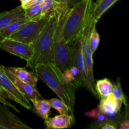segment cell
I'll return each instance as SVG.
<instances>
[{"mask_svg":"<svg viewBox=\"0 0 129 129\" xmlns=\"http://www.w3.org/2000/svg\"><path fill=\"white\" fill-rule=\"evenodd\" d=\"M34 105V110L37 115L45 120L49 118L51 107L49 101L42 98H35L30 100Z\"/></svg>","mask_w":129,"mask_h":129,"instance_id":"17","label":"cell"},{"mask_svg":"<svg viewBox=\"0 0 129 129\" xmlns=\"http://www.w3.org/2000/svg\"><path fill=\"white\" fill-rule=\"evenodd\" d=\"M122 103L118 101L111 93L104 99L101 100L99 107L100 110L107 117L108 121L118 125L121 122L120 114Z\"/></svg>","mask_w":129,"mask_h":129,"instance_id":"10","label":"cell"},{"mask_svg":"<svg viewBox=\"0 0 129 129\" xmlns=\"http://www.w3.org/2000/svg\"><path fill=\"white\" fill-rule=\"evenodd\" d=\"M5 69L21 81L31 84V86L37 88L38 77L34 73L27 71L26 69L22 68L8 67V68H5Z\"/></svg>","mask_w":129,"mask_h":129,"instance_id":"15","label":"cell"},{"mask_svg":"<svg viewBox=\"0 0 129 129\" xmlns=\"http://www.w3.org/2000/svg\"><path fill=\"white\" fill-rule=\"evenodd\" d=\"M44 0H30L28 3H26L25 6H22L23 8H25L29 7V6H34V5H40L41 3Z\"/></svg>","mask_w":129,"mask_h":129,"instance_id":"29","label":"cell"},{"mask_svg":"<svg viewBox=\"0 0 129 129\" xmlns=\"http://www.w3.org/2000/svg\"><path fill=\"white\" fill-rule=\"evenodd\" d=\"M33 71L68 105L71 115L74 118L73 110L75 103L76 89L73 86L66 83L63 79L62 72L53 63L37 64Z\"/></svg>","mask_w":129,"mask_h":129,"instance_id":"3","label":"cell"},{"mask_svg":"<svg viewBox=\"0 0 129 129\" xmlns=\"http://www.w3.org/2000/svg\"><path fill=\"white\" fill-rule=\"evenodd\" d=\"M5 71H6V73H7L9 78H10V79H11V80L13 81V83L14 84H15V85L17 87V88L20 91V92L26 97V99L30 101V100L32 99V98H42L41 94H40V93L38 91L36 88H35V87H34L33 86H31V84H28V83H25V82L21 81L20 79H19L18 78H16V76H15L13 74H11L10 72H9L8 71L6 70V69H5Z\"/></svg>","mask_w":129,"mask_h":129,"instance_id":"12","label":"cell"},{"mask_svg":"<svg viewBox=\"0 0 129 129\" xmlns=\"http://www.w3.org/2000/svg\"><path fill=\"white\" fill-rule=\"evenodd\" d=\"M118 0H97L92 5L91 18L95 22H98L103 14L110 8Z\"/></svg>","mask_w":129,"mask_h":129,"instance_id":"14","label":"cell"},{"mask_svg":"<svg viewBox=\"0 0 129 129\" xmlns=\"http://www.w3.org/2000/svg\"><path fill=\"white\" fill-rule=\"evenodd\" d=\"M0 48L10 54L24 59L26 62L29 61L34 55L32 45L10 38L0 40Z\"/></svg>","mask_w":129,"mask_h":129,"instance_id":"9","label":"cell"},{"mask_svg":"<svg viewBox=\"0 0 129 129\" xmlns=\"http://www.w3.org/2000/svg\"><path fill=\"white\" fill-rule=\"evenodd\" d=\"M120 129H128L129 128V121L128 117L125 118V120H123L120 122Z\"/></svg>","mask_w":129,"mask_h":129,"instance_id":"30","label":"cell"},{"mask_svg":"<svg viewBox=\"0 0 129 129\" xmlns=\"http://www.w3.org/2000/svg\"><path fill=\"white\" fill-rule=\"evenodd\" d=\"M118 127V125L110 121H107L100 127L102 129H117Z\"/></svg>","mask_w":129,"mask_h":129,"instance_id":"26","label":"cell"},{"mask_svg":"<svg viewBox=\"0 0 129 129\" xmlns=\"http://www.w3.org/2000/svg\"><path fill=\"white\" fill-rule=\"evenodd\" d=\"M68 6L61 4L60 7L50 15L49 21L32 44L34 55L29 61L26 62V67L34 71L35 66L39 64L52 62V54L55 34L60 18Z\"/></svg>","mask_w":129,"mask_h":129,"instance_id":"1","label":"cell"},{"mask_svg":"<svg viewBox=\"0 0 129 129\" xmlns=\"http://www.w3.org/2000/svg\"><path fill=\"white\" fill-rule=\"evenodd\" d=\"M26 21L27 20L25 18H20L13 21L3 28L0 29V40L6 38H8L10 35L17 31Z\"/></svg>","mask_w":129,"mask_h":129,"instance_id":"19","label":"cell"},{"mask_svg":"<svg viewBox=\"0 0 129 129\" xmlns=\"http://www.w3.org/2000/svg\"><path fill=\"white\" fill-rule=\"evenodd\" d=\"M22 18H25V15L23 8L21 5L10 11L1 13H0V29L3 28L13 21Z\"/></svg>","mask_w":129,"mask_h":129,"instance_id":"16","label":"cell"},{"mask_svg":"<svg viewBox=\"0 0 129 129\" xmlns=\"http://www.w3.org/2000/svg\"><path fill=\"white\" fill-rule=\"evenodd\" d=\"M40 5L42 15L47 16L57 10L60 7L61 4L57 0H44Z\"/></svg>","mask_w":129,"mask_h":129,"instance_id":"20","label":"cell"},{"mask_svg":"<svg viewBox=\"0 0 129 129\" xmlns=\"http://www.w3.org/2000/svg\"><path fill=\"white\" fill-rule=\"evenodd\" d=\"M49 101L51 108L56 110L60 115L69 114L70 112L69 107L63 101H62L60 98H54L49 100Z\"/></svg>","mask_w":129,"mask_h":129,"instance_id":"22","label":"cell"},{"mask_svg":"<svg viewBox=\"0 0 129 129\" xmlns=\"http://www.w3.org/2000/svg\"><path fill=\"white\" fill-rule=\"evenodd\" d=\"M100 112V109L99 105H98V107H97L96 108H94V109L91 110L90 111L85 112V113H84V115L85 116H87V117H90V118L96 119V117L98 116Z\"/></svg>","mask_w":129,"mask_h":129,"instance_id":"25","label":"cell"},{"mask_svg":"<svg viewBox=\"0 0 129 129\" xmlns=\"http://www.w3.org/2000/svg\"><path fill=\"white\" fill-rule=\"evenodd\" d=\"M50 15L42 16L36 20L26 21L8 38L32 45L49 21Z\"/></svg>","mask_w":129,"mask_h":129,"instance_id":"5","label":"cell"},{"mask_svg":"<svg viewBox=\"0 0 129 129\" xmlns=\"http://www.w3.org/2000/svg\"><path fill=\"white\" fill-rule=\"evenodd\" d=\"M0 125L4 129H32L4 104L0 105Z\"/></svg>","mask_w":129,"mask_h":129,"instance_id":"11","label":"cell"},{"mask_svg":"<svg viewBox=\"0 0 129 129\" xmlns=\"http://www.w3.org/2000/svg\"><path fill=\"white\" fill-rule=\"evenodd\" d=\"M92 5L93 0H81L64 11L59 22V28L69 45H71L88 23Z\"/></svg>","mask_w":129,"mask_h":129,"instance_id":"2","label":"cell"},{"mask_svg":"<svg viewBox=\"0 0 129 129\" xmlns=\"http://www.w3.org/2000/svg\"><path fill=\"white\" fill-rule=\"evenodd\" d=\"M0 95L3 96L5 97V98H7V96H6V94L5 92V91L3 89V88L0 86Z\"/></svg>","mask_w":129,"mask_h":129,"instance_id":"31","label":"cell"},{"mask_svg":"<svg viewBox=\"0 0 129 129\" xmlns=\"http://www.w3.org/2000/svg\"><path fill=\"white\" fill-rule=\"evenodd\" d=\"M0 102H1V103H2V104L6 105L8 106V107H11V108H13V109L15 110L16 111V112H18V113H19V112H20V111H19L18 110L17 108H16V107H15V106L11 104V103H10V102H8V101L6 100V98H5V97L3 96H1V95H0Z\"/></svg>","mask_w":129,"mask_h":129,"instance_id":"28","label":"cell"},{"mask_svg":"<svg viewBox=\"0 0 129 129\" xmlns=\"http://www.w3.org/2000/svg\"><path fill=\"white\" fill-rule=\"evenodd\" d=\"M83 30L71 44L73 64L78 68L79 71L81 78L83 83V86L85 87L90 91L89 81L87 76L86 66L83 50Z\"/></svg>","mask_w":129,"mask_h":129,"instance_id":"8","label":"cell"},{"mask_svg":"<svg viewBox=\"0 0 129 129\" xmlns=\"http://www.w3.org/2000/svg\"><path fill=\"white\" fill-rule=\"evenodd\" d=\"M112 94L114 96L115 98L118 101L122 102V103H124L126 106L127 105V100H126L125 94L123 93V91H122V86L120 81H118L116 84L113 86V90H112Z\"/></svg>","mask_w":129,"mask_h":129,"instance_id":"24","label":"cell"},{"mask_svg":"<svg viewBox=\"0 0 129 129\" xmlns=\"http://www.w3.org/2000/svg\"><path fill=\"white\" fill-rule=\"evenodd\" d=\"M96 23V22L93 21L91 18H90L88 23L83 30V50L85 59L86 66L87 76H88L89 88H90V92L96 97H97L98 94L95 90V81H94V73H93V64H94L93 59V54L91 50L90 45H89V35L93 26Z\"/></svg>","mask_w":129,"mask_h":129,"instance_id":"6","label":"cell"},{"mask_svg":"<svg viewBox=\"0 0 129 129\" xmlns=\"http://www.w3.org/2000/svg\"><path fill=\"white\" fill-rule=\"evenodd\" d=\"M74 122L73 117L69 114L56 115L52 118L44 120V123L47 129H64L71 127Z\"/></svg>","mask_w":129,"mask_h":129,"instance_id":"13","label":"cell"},{"mask_svg":"<svg viewBox=\"0 0 129 129\" xmlns=\"http://www.w3.org/2000/svg\"><path fill=\"white\" fill-rule=\"evenodd\" d=\"M0 129H4V128H3V127H2V126L0 125Z\"/></svg>","mask_w":129,"mask_h":129,"instance_id":"33","label":"cell"},{"mask_svg":"<svg viewBox=\"0 0 129 129\" xmlns=\"http://www.w3.org/2000/svg\"><path fill=\"white\" fill-rule=\"evenodd\" d=\"M57 1L62 5H65V6H68V7L71 8L73 5H75L76 3L80 1L81 0H57Z\"/></svg>","mask_w":129,"mask_h":129,"instance_id":"27","label":"cell"},{"mask_svg":"<svg viewBox=\"0 0 129 129\" xmlns=\"http://www.w3.org/2000/svg\"><path fill=\"white\" fill-rule=\"evenodd\" d=\"M20 1L21 3V6H25L26 3H28L30 0H20Z\"/></svg>","mask_w":129,"mask_h":129,"instance_id":"32","label":"cell"},{"mask_svg":"<svg viewBox=\"0 0 129 129\" xmlns=\"http://www.w3.org/2000/svg\"><path fill=\"white\" fill-rule=\"evenodd\" d=\"M113 88V84L107 78L100 79L95 83V90L100 98L104 99L111 94Z\"/></svg>","mask_w":129,"mask_h":129,"instance_id":"18","label":"cell"},{"mask_svg":"<svg viewBox=\"0 0 129 129\" xmlns=\"http://www.w3.org/2000/svg\"><path fill=\"white\" fill-rule=\"evenodd\" d=\"M52 62L61 72L69 69L73 65L71 48L62 35L59 24L53 45Z\"/></svg>","mask_w":129,"mask_h":129,"instance_id":"4","label":"cell"},{"mask_svg":"<svg viewBox=\"0 0 129 129\" xmlns=\"http://www.w3.org/2000/svg\"><path fill=\"white\" fill-rule=\"evenodd\" d=\"M25 18L27 21L36 20L39 18L44 16L41 13V8L40 5H34L29 7L23 8Z\"/></svg>","mask_w":129,"mask_h":129,"instance_id":"21","label":"cell"},{"mask_svg":"<svg viewBox=\"0 0 129 129\" xmlns=\"http://www.w3.org/2000/svg\"><path fill=\"white\" fill-rule=\"evenodd\" d=\"M96 25L93 26L89 35V45H90L91 50L93 54H94L97 50L100 42V36L96 28Z\"/></svg>","mask_w":129,"mask_h":129,"instance_id":"23","label":"cell"},{"mask_svg":"<svg viewBox=\"0 0 129 129\" xmlns=\"http://www.w3.org/2000/svg\"><path fill=\"white\" fill-rule=\"evenodd\" d=\"M0 86L6 94L7 98L15 101L26 109H31L30 101L20 92L8 76L5 66L0 64Z\"/></svg>","mask_w":129,"mask_h":129,"instance_id":"7","label":"cell"}]
</instances>
